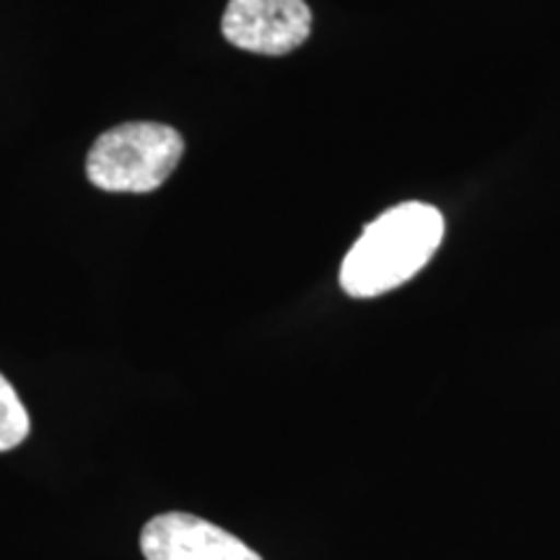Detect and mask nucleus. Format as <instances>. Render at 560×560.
Wrapping results in <instances>:
<instances>
[{
    "label": "nucleus",
    "instance_id": "1",
    "mask_svg": "<svg viewBox=\"0 0 560 560\" xmlns=\"http://www.w3.org/2000/svg\"><path fill=\"white\" fill-rule=\"evenodd\" d=\"M444 240V215L425 202H402L363 229L340 268V285L353 299H374L429 265Z\"/></svg>",
    "mask_w": 560,
    "mask_h": 560
},
{
    "label": "nucleus",
    "instance_id": "2",
    "mask_svg": "<svg viewBox=\"0 0 560 560\" xmlns=\"http://www.w3.org/2000/svg\"><path fill=\"white\" fill-rule=\"evenodd\" d=\"M185 140L170 125L122 122L91 145L86 177L104 192H153L172 177Z\"/></svg>",
    "mask_w": 560,
    "mask_h": 560
},
{
    "label": "nucleus",
    "instance_id": "3",
    "mask_svg": "<svg viewBox=\"0 0 560 560\" xmlns=\"http://www.w3.org/2000/svg\"><path fill=\"white\" fill-rule=\"evenodd\" d=\"M223 37L240 50L289 55L312 34V11L304 0H229Z\"/></svg>",
    "mask_w": 560,
    "mask_h": 560
},
{
    "label": "nucleus",
    "instance_id": "4",
    "mask_svg": "<svg viewBox=\"0 0 560 560\" xmlns=\"http://www.w3.org/2000/svg\"><path fill=\"white\" fill-rule=\"evenodd\" d=\"M145 560H262L231 532L195 514H159L140 532Z\"/></svg>",
    "mask_w": 560,
    "mask_h": 560
},
{
    "label": "nucleus",
    "instance_id": "5",
    "mask_svg": "<svg viewBox=\"0 0 560 560\" xmlns=\"http://www.w3.org/2000/svg\"><path fill=\"white\" fill-rule=\"evenodd\" d=\"M30 412L19 400L16 389L0 374V452L16 450L30 436Z\"/></svg>",
    "mask_w": 560,
    "mask_h": 560
}]
</instances>
